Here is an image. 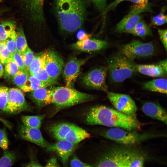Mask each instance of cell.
<instances>
[{
    "label": "cell",
    "mask_w": 167,
    "mask_h": 167,
    "mask_svg": "<svg viewBox=\"0 0 167 167\" xmlns=\"http://www.w3.org/2000/svg\"><path fill=\"white\" fill-rule=\"evenodd\" d=\"M167 80L164 78L154 79L143 84V89L162 94H167Z\"/></svg>",
    "instance_id": "20"
},
{
    "label": "cell",
    "mask_w": 167,
    "mask_h": 167,
    "mask_svg": "<svg viewBox=\"0 0 167 167\" xmlns=\"http://www.w3.org/2000/svg\"><path fill=\"white\" fill-rule=\"evenodd\" d=\"M136 64L120 52L111 59L108 68L111 81L119 83L131 77L136 72Z\"/></svg>",
    "instance_id": "5"
},
{
    "label": "cell",
    "mask_w": 167,
    "mask_h": 167,
    "mask_svg": "<svg viewBox=\"0 0 167 167\" xmlns=\"http://www.w3.org/2000/svg\"><path fill=\"white\" fill-rule=\"evenodd\" d=\"M132 2L135 5L139 8L147 11L148 9V0H123Z\"/></svg>",
    "instance_id": "40"
},
{
    "label": "cell",
    "mask_w": 167,
    "mask_h": 167,
    "mask_svg": "<svg viewBox=\"0 0 167 167\" xmlns=\"http://www.w3.org/2000/svg\"><path fill=\"white\" fill-rule=\"evenodd\" d=\"M101 135L105 138L125 145H135L154 137L156 135L141 134L117 127H112L104 131Z\"/></svg>",
    "instance_id": "6"
},
{
    "label": "cell",
    "mask_w": 167,
    "mask_h": 167,
    "mask_svg": "<svg viewBox=\"0 0 167 167\" xmlns=\"http://www.w3.org/2000/svg\"><path fill=\"white\" fill-rule=\"evenodd\" d=\"M70 166L71 167H90L89 164L84 163L76 156H74L71 159L70 163Z\"/></svg>",
    "instance_id": "42"
},
{
    "label": "cell",
    "mask_w": 167,
    "mask_h": 167,
    "mask_svg": "<svg viewBox=\"0 0 167 167\" xmlns=\"http://www.w3.org/2000/svg\"><path fill=\"white\" fill-rule=\"evenodd\" d=\"M166 23L167 16L165 15L163 11L152 17L151 19V24L154 26H160Z\"/></svg>",
    "instance_id": "37"
},
{
    "label": "cell",
    "mask_w": 167,
    "mask_h": 167,
    "mask_svg": "<svg viewBox=\"0 0 167 167\" xmlns=\"http://www.w3.org/2000/svg\"><path fill=\"white\" fill-rule=\"evenodd\" d=\"M25 165L24 166L27 167L42 166L41 164L34 158L31 159L29 162Z\"/></svg>",
    "instance_id": "47"
},
{
    "label": "cell",
    "mask_w": 167,
    "mask_h": 167,
    "mask_svg": "<svg viewBox=\"0 0 167 167\" xmlns=\"http://www.w3.org/2000/svg\"><path fill=\"white\" fill-rule=\"evenodd\" d=\"M76 144L65 139L58 140L53 144H49L46 149L48 151L56 152L62 163L66 165L69 157L75 150Z\"/></svg>",
    "instance_id": "14"
},
{
    "label": "cell",
    "mask_w": 167,
    "mask_h": 167,
    "mask_svg": "<svg viewBox=\"0 0 167 167\" xmlns=\"http://www.w3.org/2000/svg\"><path fill=\"white\" fill-rule=\"evenodd\" d=\"M106 93L108 98L115 109L126 115L136 118L137 107L130 96L108 91Z\"/></svg>",
    "instance_id": "9"
},
{
    "label": "cell",
    "mask_w": 167,
    "mask_h": 167,
    "mask_svg": "<svg viewBox=\"0 0 167 167\" xmlns=\"http://www.w3.org/2000/svg\"><path fill=\"white\" fill-rule=\"evenodd\" d=\"M31 75L40 81L51 85L57 84H58L57 81L53 79L49 76L45 68H41L38 71Z\"/></svg>",
    "instance_id": "32"
},
{
    "label": "cell",
    "mask_w": 167,
    "mask_h": 167,
    "mask_svg": "<svg viewBox=\"0 0 167 167\" xmlns=\"http://www.w3.org/2000/svg\"><path fill=\"white\" fill-rule=\"evenodd\" d=\"M8 88L0 85V109L5 112L7 103Z\"/></svg>",
    "instance_id": "35"
},
{
    "label": "cell",
    "mask_w": 167,
    "mask_h": 167,
    "mask_svg": "<svg viewBox=\"0 0 167 167\" xmlns=\"http://www.w3.org/2000/svg\"><path fill=\"white\" fill-rule=\"evenodd\" d=\"M15 30V24L11 22H5L0 24V40L5 41Z\"/></svg>",
    "instance_id": "27"
},
{
    "label": "cell",
    "mask_w": 167,
    "mask_h": 167,
    "mask_svg": "<svg viewBox=\"0 0 167 167\" xmlns=\"http://www.w3.org/2000/svg\"><path fill=\"white\" fill-rule=\"evenodd\" d=\"M92 35L86 33L84 30H80L77 32L76 36L78 41H84L90 39Z\"/></svg>",
    "instance_id": "44"
},
{
    "label": "cell",
    "mask_w": 167,
    "mask_h": 167,
    "mask_svg": "<svg viewBox=\"0 0 167 167\" xmlns=\"http://www.w3.org/2000/svg\"><path fill=\"white\" fill-rule=\"evenodd\" d=\"M90 136L89 133L86 131L74 124L65 139L77 144L82 141L89 138Z\"/></svg>",
    "instance_id": "21"
},
{
    "label": "cell",
    "mask_w": 167,
    "mask_h": 167,
    "mask_svg": "<svg viewBox=\"0 0 167 167\" xmlns=\"http://www.w3.org/2000/svg\"><path fill=\"white\" fill-rule=\"evenodd\" d=\"M45 166L46 167H58L60 166L56 159L55 158H52L48 160Z\"/></svg>",
    "instance_id": "46"
},
{
    "label": "cell",
    "mask_w": 167,
    "mask_h": 167,
    "mask_svg": "<svg viewBox=\"0 0 167 167\" xmlns=\"http://www.w3.org/2000/svg\"><path fill=\"white\" fill-rule=\"evenodd\" d=\"M11 54L8 51L5 41H1L0 44V62L5 65L7 62Z\"/></svg>",
    "instance_id": "36"
},
{
    "label": "cell",
    "mask_w": 167,
    "mask_h": 167,
    "mask_svg": "<svg viewBox=\"0 0 167 167\" xmlns=\"http://www.w3.org/2000/svg\"><path fill=\"white\" fill-rule=\"evenodd\" d=\"M47 52V51H42L34 55L28 69L30 74L32 75L41 68H45Z\"/></svg>",
    "instance_id": "24"
},
{
    "label": "cell",
    "mask_w": 167,
    "mask_h": 167,
    "mask_svg": "<svg viewBox=\"0 0 167 167\" xmlns=\"http://www.w3.org/2000/svg\"><path fill=\"white\" fill-rule=\"evenodd\" d=\"M64 66L63 59L57 52L53 50L47 51L45 68L52 79L57 81Z\"/></svg>",
    "instance_id": "12"
},
{
    "label": "cell",
    "mask_w": 167,
    "mask_h": 167,
    "mask_svg": "<svg viewBox=\"0 0 167 167\" xmlns=\"http://www.w3.org/2000/svg\"><path fill=\"white\" fill-rule=\"evenodd\" d=\"M21 54L24 64L25 70L28 71L29 67L34 57L33 52L28 47Z\"/></svg>",
    "instance_id": "33"
},
{
    "label": "cell",
    "mask_w": 167,
    "mask_h": 167,
    "mask_svg": "<svg viewBox=\"0 0 167 167\" xmlns=\"http://www.w3.org/2000/svg\"><path fill=\"white\" fill-rule=\"evenodd\" d=\"M41 88L31 92V97L39 106L43 107L53 103L51 91L50 88Z\"/></svg>",
    "instance_id": "18"
},
{
    "label": "cell",
    "mask_w": 167,
    "mask_h": 167,
    "mask_svg": "<svg viewBox=\"0 0 167 167\" xmlns=\"http://www.w3.org/2000/svg\"><path fill=\"white\" fill-rule=\"evenodd\" d=\"M108 43L105 41L96 39H89L84 41H78L72 46L76 49L85 52H95L107 47Z\"/></svg>",
    "instance_id": "16"
},
{
    "label": "cell",
    "mask_w": 167,
    "mask_h": 167,
    "mask_svg": "<svg viewBox=\"0 0 167 167\" xmlns=\"http://www.w3.org/2000/svg\"><path fill=\"white\" fill-rule=\"evenodd\" d=\"M158 32L160 40L164 46L165 50L166 51L167 48V30L166 29H159L158 30Z\"/></svg>",
    "instance_id": "41"
},
{
    "label": "cell",
    "mask_w": 167,
    "mask_h": 167,
    "mask_svg": "<svg viewBox=\"0 0 167 167\" xmlns=\"http://www.w3.org/2000/svg\"><path fill=\"white\" fill-rule=\"evenodd\" d=\"M86 4L82 0H54L55 13L62 30L71 33L81 27L85 18Z\"/></svg>",
    "instance_id": "2"
},
{
    "label": "cell",
    "mask_w": 167,
    "mask_h": 167,
    "mask_svg": "<svg viewBox=\"0 0 167 167\" xmlns=\"http://www.w3.org/2000/svg\"><path fill=\"white\" fill-rule=\"evenodd\" d=\"M4 73V70L2 64L0 62V78L3 75Z\"/></svg>",
    "instance_id": "51"
},
{
    "label": "cell",
    "mask_w": 167,
    "mask_h": 167,
    "mask_svg": "<svg viewBox=\"0 0 167 167\" xmlns=\"http://www.w3.org/2000/svg\"><path fill=\"white\" fill-rule=\"evenodd\" d=\"M167 60L166 59L161 60L158 62L157 63L167 73Z\"/></svg>",
    "instance_id": "48"
},
{
    "label": "cell",
    "mask_w": 167,
    "mask_h": 167,
    "mask_svg": "<svg viewBox=\"0 0 167 167\" xmlns=\"http://www.w3.org/2000/svg\"><path fill=\"white\" fill-rule=\"evenodd\" d=\"M29 109L24 95L19 89L15 88L8 89L5 112L10 114H16Z\"/></svg>",
    "instance_id": "10"
},
{
    "label": "cell",
    "mask_w": 167,
    "mask_h": 167,
    "mask_svg": "<svg viewBox=\"0 0 167 167\" xmlns=\"http://www.w3.org/2000/svg\"><path fill=\"white\" fill-rule=\"evenodd\" d=\"M29 2L34 5H42L44 4V0H27Z\"/></svg>",
    "instance_id": "50"
},
{
    "label": "cell",
    "mask_w": 167,
    "mask_h": 167,
    "mask_svg": "<svg viewBox=\"0 0 167 167\" xmlns=\"http://www.w3.org/2000/svg\"><path fill=\"white\" fill-rule=\"evenodd\" d=\"M11 56L17 64L19 70H26L21 54L19 52L16 50L11 54Z\"/></svg>",
    "instance_id": "39"
},
{
    "label": "cell",
    "mask_w": 167,
    "mask_h": 167,
    "mask_svg": "<svg viewBox=\"0 0 167 167\" xmlns=\"http://www.w3.org/2000/svg\"><path fill=\"white\" fill-rule=\"evenodd\" d=\"M123 1V0H115V1L106 6L103 14H105L108 11L115 8L121 2Z\"/></svg>",
    "instance_id": "45"
},
{
    "label": "cell",
    "mask_w": 167,
    "mask_h": 167,
    "mask_svg": "<svg viewBox=\"0 0 167 167\" xmlns=\"http://www.w3.org/2000/svg\"><path fill=\"white\" fill-rule=\"evenodd\" d=\"M4 65V72L6 76L9 78H13L19 69L11 56Z\"/></svg>",
    "instance_id": "30"
},
{
    "label": "cell",
    "mask_w": 167,
    "mask_h": 167,
    "mask_svg": "<svg viewBox=\"0 0 167 167\" xmlns=\"http://www.w3.org/2000/svg\"><path fill=\"white\" fill-rule=\"evenodd\" d=\"M29 75V72L26 70L19 69L13 78V82L16 86L21 88L28 79Z\"/></svg>",
    "instance_id": "31"
},
{
    "label": "cell",
    "mask_w": 167,
    "mask_h": 167,
    "mask_svg": "<svg viewBox=\"0 0 167 167\" xmlns=\"http://www.w3.org/2000/svg\"><path fill=\"white\" fill-rule=\"evenodd\" d=\"M16 31H14L5 41L6 47L11 54L16 50Z\"/></svg>",
    "instance_id": "34"
},
{
    "label": "cell",
    "mask_w": 167,
    "mask_h": 167,
    "mask_svg": "<svg viewBox=\"0 0 167 167\" xmlns=\"http://www.w3.org/2000/svg\"><path fill=\"white\" fill-rule=\"evenodd\" d=\"M136 72L152 77H162L166 74L165 71L157 64H136Z\"/></svg>",
    "instance_id": "19"
},
{
    "label": "cell",
    "mask_w": 167,
    "mask_h": 167,
    "mask_svg": "<svg viewBox=\"0 0 167 167\" xmlns=\"http://www.w3.org/2000/svg\"><path fill=\"white\" fill-rule=\"evenodd\" d=\"M98 10L103 13L106 7L107 0H92Z\"/></svg>",
    "instance_id": "43"
},
{
    "label": "cell",
    "mask_w": 167,
    "mask_h": 167,
    "mask_svg": "<svg viewBox=\"0 0 167 167\" xmlns=\"http://www.w3.org/2000/svg\"><path fill=\"white\" fill-rule=\"evenodd\" d=\"M68 123H62L53 126L50 129L53 136L58 140L65 139L73 125Z\"/></svg>",
    "instance_id": "22"
},
{
    "label": "cell",
    "mask_w": 167,
    "mask_h": 167,
    "mask_svg": "<svg viewBox=\"0 0 167 167\" xmlns=\"http://www.w3.org/2000/svg\"><path fill=\"white\" fill-rule=\"evenodd\" d=\"M0 121L5 126L10 130H11L12 126L11 123L5 119L0 116Z\"/></svg>",
    "instance_id": "49"
},
{
    "label": "cell",
    "mask_w": 167,
    "mask_h": 167,
    "mask_svg": "<svg viewBox=\"0 0 167 167\" xmlns=\"http://www.w3.org/2000/svg\"><path fill=\"white\" fill-rule=\"evenodd\" d=\"M142 155L135 150L125 148H114L105 153L96 164L97 167H135Z\"/></svg>",
    "instance_id": "4"
},
{
    "label": "cell",
    "mask_w": 167,
    "mask_h": 167,
    "mask_svg": "<svg viewBox=\"0 0 167 167\" xmlns=\"http://www.w3.org/2000/svg\"><path fill=\"white\" fill-rule=\"evenodd\" d=\"M9 140L5 128L0 129V148L4 150L7 149Z\"/></svg>",
    "instance_id": "38"
},
{
    "label": "cell",
    "mask_w": 167,
    "mask_h": 167,
    "mask_svg": "<svg viewBox=\"0 0 167 167\" xmlns=\"http://www.w3.org/2000/svg\"><path fill=\"white\" fill-rule=\"evenodd\" d=\"M129 33L142 38L152 35V31L150 27L142 19L137 23Z\"/></svg>",
    "instance_id": "25"
},
{
    "label": "cell",
    "mask_w": 167,
    "mask_h": 167,
    "mask_svg": "<svg viewBox=\"0 0 167 167\" xmlns=\"http://www.w3.org/2000/svg\"><path fill=\"white\" fill-rule=\"evenodd\" d=\"M1 40H0V43H1Z\"/></svg>",
    "instance_id": "52"
},
{
    "label": "cell",
    "mask_w": 167,
    "mask_h": 167,
    "mask_svg": "<svg viewBox=\"0 0 167 167\" xmlns=\"http://www.w3.org/2000/svg\"><path fill=\"white\" fill-rule=\"evenodd\" d=\"M90 58L87 57L84 58L78 59L72 57L69 60L65 67L63 74L66 86L73 88L80 73L81 67Z\"/></svg>",
    "instance_id": "11"
},
{
    "label": "cell",
    "mask_w": 167,
    "mask_h": 167,
    "mask_svg": "<svg viewBox=\"0 0 167 167\" xmlns=\"http://www.w3.org/2000/svg\"><path fill=\"white\" fill-rule=\"evenodd\" d=\"M108 73L107 67L100 66L94 68L85 74L82 81L86 87L91 89L108 91L106 79Z\"/></svg>",
    "instance_id": "8"
},
{
    "label": "cell",
    "mask_w": 167,
    "mask_h": 167,
    "mask_svg": "<svg viewBox=\"0 0 167 167\" xmlns=\"http://www.w3.org/2000/svg\"><path fill=\"white\" fill-rule=\"evenodd\" d=\"M16 50L21 54L28 47L24 31L21 28L16 31Z\"/></svg>",
    "instance_id": "29"
},
{
    "label": "cell",
    "mask_w": 167,
    "mask_h": 167,
    "mask_svg": "<svg viewBox=\"0 0 167 167\" xmlns=\"http://www.w3.org/2000/svg\"><path fill=\"white\" fill-rule=\"evenodd\" d=\"M51 85L37 79L29 73L28 79L20 88L25 92L34 91L41 88L48 87Z\"/></svg>",
    "instance_id": "23"
},
{
    "label": "cell",
    "mask_w": 167,
    "mask_h": 167,
    "mask_svg": "<svg viewBox=\"0 0 167 167\" xmlns=\"http://www.w3.org/2000/svg\"><path fill=\"white\" fill-rule=\"evenodd\" d=\"M2 0H0V2H1V1H2Z\"/></svg>",
    "instance_id": "53"
},
{
    "label": "cell",
    "mask_w": 167,
    "mask_h": 167,
    "mask_svg": "<svg viewBox=\"0 0 167 167\" xmlns=\"http://www.w3.org/2000/svg\"><path fill=\"white\" fill-rule=\"evenodd\" d=\"M85 122L89 125L120 128L130 131L139 129L141 126L136 118L104 105L96 106L90 108L86 116Z\"/></svg>",
    "instance_id": "1"
},
{
    "label": "cell",
    "mask_w": 167,
    "mask_h": 167,
    "mask_svg": "<svg viewBox=\"0 0 167 167\" xmlns=\"http://www.w3.org/2000/svg\"><path fill=\"white\" fill-rule=\"evenodd\" d=\"M16 158L15 152L5 150L0 158V167H11L14 164Z\"/></svg>",
    "instance_id": "28"
},
{
    "label": "cell",
    "mask_w": 167,
    "mask_h": 167,
    "mask_svg": "<svg viewBox=\"0 0 167 167\" xmlns=\"http://www.w3.org/2000/svg\"><path fill=\"white\" fill-rule=\"evenodd\" d=\"M146 11L134 5L129 13L118 24L116 27V31L130 33L137 23L142 19L140 14Z\"/></svg>",
    "instance_id": "13"
},
{
    "label": "cell",
    "mask_w": 167,
    "mask_h": 167,
    "mask_svg": "<svg viewBox=\"0 0 167 167\" xmlns=\"http://www.w3.org/2000/svg\"><path fill=\"white\" fill-rule=\"evenodd\" d=\"M45 117L44 115H23L21 120L24 125L30 128L40 129Z\"/></svg>",
    "instance_id": "26"
},
{
    "label": "cell",
    "mask_w": 167,
    "mask_h": 167,
    "mask_svg": "<svg viewBox=\"0 0 167 167\" xmlns=\"http://www.w3.org/2000/svg\"><path fill=\"white\" fill-rule=\"evenodd\" d=\"M142 110L147 116L167 124V113L159 104L152 102H145L142 106Z\"/></svg>",
    "instance_id": "17"
},
{
    "label": "cell",
    "mask_w": 167,
    "mask_h": 167,
    "mask_svg": "<svg viewBox=\"0 0 167 167\" xmlns=\"http://www.w3.org/2000/svg\"><path fill=\"white\" fill-rule=\"evenodd\" d=\"M155 49L154 45L151 42H143L134 40L122 46L119 52L128 59L134 61L152 56L154 53Z\"/></svg>",
    "instance_id": "7"
},
{
    "label": "cell",
    "mask_w": 167,
    "mask_h": 167,
    "mask_svg": "<svg viewBox=\"0 0 167 167\" xmlns=\"http://www.w3.org/2000/svg\"><path fill=\"white\" fill-rule=\"evenodd\" d=\"M19 135L21 139L46 148L49 144L44 138L40 129L30 128L24 125H20Z\"/></svg>",
    "instance_id": "15"
},
{
    "label": "cell",
    "mask_w": 167,
    "mask_h": 167,
    "mask_svg": "<svg viewBox=\"0 0 167 167\" xmlns=\"http://www.w3.org/2000/svg\"><path fill=\"white\" fill-rule=\"evenodd\" d=\"M50 88L56 113L62 109L92 100L95 98L92 95L66 86H52Z\"/></svg>",
    "instance_id": "3"
}]
</instances>
